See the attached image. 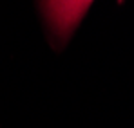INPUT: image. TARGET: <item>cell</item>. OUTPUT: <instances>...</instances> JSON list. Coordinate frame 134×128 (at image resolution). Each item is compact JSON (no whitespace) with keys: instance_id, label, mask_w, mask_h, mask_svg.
Returning a JSON list of instances; mask_svg holds the SVG:
<instances>
[{"instance_id":"1","label":"cell","mask_w":134,"mask_h":128,"mask_svg":"<svg viewBox=\"0 0 134 128\" xmlns=\"http://www.w3.org/2000/svg\"><path fill=\"white\" fill-rule=\"evenodd\" d=\"M94 2L96 0H36L53 49L62 51L69 43ZM123 2L125 0H118V4Z\"/></svg>"}]
</instances>
